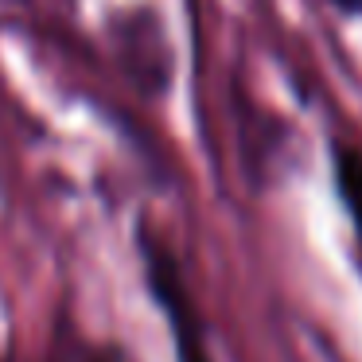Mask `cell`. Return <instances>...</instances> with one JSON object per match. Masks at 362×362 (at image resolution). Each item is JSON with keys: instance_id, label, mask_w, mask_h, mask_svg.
<instances>
[{"instance_id": "1", "label": "cell", "mask_w": 362, "mask_h": 362, "mask_svg": "<svg viewBox=\"0 0 362 362\" xmlns=\"http://www.w3.org/2000/svg\"><path fill=\"white\" fill-rule=\"evenodd\" d=\"M136 253H141L144 288H148L156 312L164 315V323H168L175 362H214L203 312H199V304H195V292H191L187 273H183L175 250L160 234L141 230V234H136Z\"/></svg>"}, {"instance_id": "2", "label": "cell", "mask_w": 362, "mask_h": 362, "mask_svg": "<svg viewBox=\"0 0 362 362\" xmlns=\"http://www.w3.org/2000/svg\"><path fill=\"white\" fill-rule=\"evenodd\" d=\"M331 187H335V199L354 230L358 257H362V148L358 144L331 141Z\"/></svg>"}, {"instance_id": "3", "label": "cell", "mask_w": 362, "mask_h": 362, "mask_svg": "<svg viewBox=\"0 0 362 362\" xmlns=\"http://www.w3.org/2000/svg\"><path fill=\"white\" fill-rule=\"evenodd\" d=\"M55 351V362H136L133 354L121 343H110V339H82V335H59V343L51 346Z\"/></svg>"}, {"instance_id": "4", "label": "cell", "mask_w": 362, "mask_h": 362, "mask_svg": "<svg viewBox=\"0 0 362 362\" xmlns=\"http://www.w3.org/2000/svg\"><path fill=\"white\" fill-rule=\"evenodd\" d=\"M339 12H346V16H362V0H331Z\"/></svg>"}, {"instance_id": "5", "label": "cell", "mask_w": 362, "mask_h": 362, "mask_svg": "<svg viewBox=\"0 0 362 362\" xmlns=\"http://www.w3.org/2000/svg\"><path fill=\"white\" fill-rule=\"evenodd\" d=\"M0 362H28V358H16V354H0ZM35 362H55V351H47L43 358H35Z\"/></svg>"}]
</instances>
